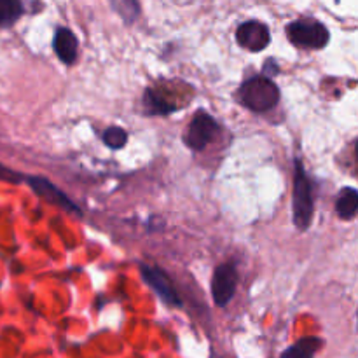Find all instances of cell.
<instances>
[{
    "label": "cell",
    "mask_w": 358,
    "mask_h": 358,
    "mask_svg": "<svg viewBox=\"0 0 358 358\" xmlns=\"http://www.w3.org/2000/svg\"><path fill=\"white\" fill-rule=\"evenodd\" d=\"M236 38L240 42L241 48L248 49L252 52H259L266 49L271 42V34H269L268 27L261 21H247V23L240 24L236 31Z\"/></svg>",
    "instance_id": "cell-6"
},
{
    "label": "cell",
    "mask_w": 358,
    "mask_h": 358,
    "mask_svg": "<svg viewBox=\"0 0 358 358\" xmlns=\"http://www.w3.org/2000/svg\"><path fill=\"white\" fill-rule=\"evenodd\" d=\"M336 210H338V215L345 220H350L355 217L358 210V192L353 187L343 189L341 194H339Z\"/></svg>",
    "instance_id": "cell-10"
},
{
    "label": "cell",
    "mask_w": 358,
    "mask_h": 358,
    "mask_svg": "<svg viewBox=\"0 0 358 358\" xmlns=\"http://www.w3.org/2000/svg\"><path fill=\"white\" fill-rule=\"evenodd\" d=\"M23 14L21 0H0V24H13Z\"/></svg>",
    "instance_id": "cell-12"
},
{
    "label": "cell",
    "mask_w": 358,
    "mask_h": 358,
    "mask_svg": "<svg viewBox=\"0 0 358 358\" xmlns=\"http://www.w3.org/2000/svg\"><path fill=\"white\" fill-rule=\"evenodd\" d=\"M142 275L145 282L159 294L161 299L166 301L168 304H173V306H180V297H178L177 290L173 289V283L170 282L166 273L157 268H152V266H142Z\"/></svg>",
    "instance_id": "cell-7"
},
{
    "label": "cell",
    "mask_w": 358,
    "mask_h": 358,
    "mask_svg": "<svg viewBox=\"0 0 358 358\" xmlns=\"http://www.w3.org/2000/svg\"><path fill=\"white\" fill-rule=\"evenodd\" d=\"M103 142L107 143L110 149H121V147L126 145L128 142V135L122 128H117V126H112L107 131L103 133Z\"/></svg>",
    "instance_id": "cell-14"
},
{
    "label": "cell",
    "mask_w": 358,
    "mask_h": 358,
    "mask_svg": "<svg viewBox=\"0 0 358 358\" xmlns=\"http://www.w3.org/2000/svg\"><path fill=\"white\" fill-rule=\"evenodd\" d=\"M77 49H79V44L73 31L69 28H59L55 35V51L58 58L66 65H72L77 59Z\"/></svg>",
    "instance_id": "cell-9"
},
{
    "label": "cell",
    "mask_w": 358,
    "mask_h": 358,
    "mask_svg": "<svg viewBox=\"0 0 358 358\" xmlns=\"http://www.w3.org/2000/svg\"><path fill=\"white\" fill-rule=\"evenodd\" d=\"M30 185L38 196H42L44 199H48V201L52 203V205H58V206H62V208L70 210V212H73V213H80V210L76 208V205H73V203L70 201V199L66 198V196L63 194L59 189H56L51 182L45 180V178L31 177Z\"/></svg>",
    "instance_id": "cell-8"
},
{
    "label": "cell",
    "mask_w": 358,
    "mask_h": 358,
    "mask_svg": "<svg viewBox=\"0 0 358 358\" xmlns=\"http://www.w3.org/2000/svg\"><path fill=\"white\" fill-rule=\"evenodd\" d=\"M143 101H145V107L150 114H168V112L175 110V105L168 103L164 98L157 96L154 91H147Z\"/></svg>",
    "instance_id": "cell-13"
},
{
    "label": "cell",
    "mask_w": 358,
    "mask_h": 358,
    "mask_svg": "<svg viewBox=\"0 0 358 358\" xmlns=\"http://www.w3.org/2000/svg\"><path fill=\"white\" fill-rule=\"evenodd\" d=\"M287 35L292 41V44L301 45L306 49H322L327 45L329 30L320 23L313 20H297L287 27Z\"/></svg>",
    "instance_id": "cell-3"
},
{
    "label": "cell",
    "mask_w": 358,
    "mask_h": 358,
    "mask_svg": "<svg viewBox=\"0 0 358 358\" xmlns=\"http://www.w3.org/2000/svg\"><path fill=\"white\" fill-rule=\"evenodd\" d=\"M322 341L318 338H306L301 339L294 346L287 348L280 358H315V353L320 348Z\"/></svg>",
    "instance_id": "cell-11"
},
{
    "label": "cell",
    "mask_w": 358,
    "mask_h": 358,
    "mask_svg": "<svg viewBox=\"0 0 358 358\" xmlns=\"http://www.w3.org/2000/svg\"><path fill=\"white\" fill-rule=\"evenodd\" d=\"M313 194L311 184L301 161H296V180H294V222L299 229H308L313 220Z\"/></svg>",
    "instance_id": "cell-2"
},
{
    "label": "cell",
    "mask_w": 358,
    "mask_h": 358,
    "mask_svg": "<svg viewBox=\"0 0 358 358\" xmlns=\"http://www.w3.org/2000/svg\"><path fill=\"white\" fill-rule=\"evenodd\" d=\"M217 131H219V126L215 119L206 112H198L185 131V143L192 150H203L215 138Z\"/></svg>",
    "instance_id": "cell-4"
},
{
    "label": "cell",
    "mask_w": 358,
    "mask_h": 358,
    "mask_svg": "<svg viewBox=\"0 0 358 358\" xmlns=\"http://www.w3.org/2000/svg\"><path fill=\"white\" fill-rule=\"evenodd\" d=\"M241 103L254 112H268L278 103L280 90L271 79L264 76H254L245 80L240 90Z\"/></svg>",
    "instance_id": "cell-1"
},
{
    "label": "cell",
    "mask_w": 358,
    "mask_h": 358,
    "mask_svg": "<svg viewBox=\"0 0 358 358\" xmlns=\"http://www.w3.org/2000/svg\"><path fill=\"white\" fill-rule=\"evenodd\" d=\"M236 283L238 275L233 264H222L217 268L212 280V296L217 306L224 308L229 304V301L234 297V292H236Z\"/></svg>",
    "instance_id": "cell-5"
}]
</instances>
